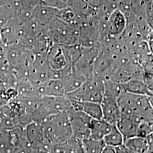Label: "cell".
Here are the masks:
<instances>
[{
	"instance_id": "obj_7",
	"label": "cell",
	"mask_w": 153,
	"mask_h": 153,
	"mask_svg": "<svg viewBox=\"0 0 153 153\" xmlns=\"http://www.w3.org/2000/svg\"><path fill=\"white\" fill-rule=\"evenodd\" d=\"M124 145L129 153H150L153 151V133L146 138L134 136L124 139Z\"/></svg>"
},
{
	"instance_id": "obj_2",
	"label": "cell",
	"mask_w": 153,
	"mask_h": 153,
	"mask_svg": "<svg viewBox=\"0 0 153 153\" xmlns=\"http://www.w3.org/2000/svg\"><path fill=\"white\" fill-rule=\"evenodd\" d=\"M40 124L52 146L74 137L66 111L49 115Z\"/></svg>"
},
{
	"instance_id": "obj_14",
	"label": "cell",
	"mask_w": 153,
	"mask_h": 153,
	"mask_svg": "<svg viewBox=\"0 0 153 153\" xmlns=\"http://www.w3.org/2000/svg\"><path fill=\"white\" fill-rule=\"evenodd\" d=\"M103 141L105 145L115 148L124 143V138L115 124L104 136Z\"/></svg>"
},
{
	"instance_id": "obj_15",
	"label": "cell",
	"mask_w": 153,
	"mask_h": 153,
	"mask_svg": "<svg viewBox=\"0 0 153 153\" xmlns=\"http://www.w3.org/2000/svg\"><path fill=\"white\" fill-rule=\"evenodd\" d=\"M83 153H102L105 146L103 140H97L88 137L81 140Z\"/></svg>"
},
{
	"instance_id": "obj_5",
	"label": "cell",
	"mask_w": 153,
	"mask_h": 153,
	"mask_svg": "<svg viewBox=\"0 0 153 153\" xmlns=\"http://www.w3.org/2000/svg\"><path fill=\"white\" fill-rule=\"evenodd\" d=\"M73 136L80 140L90 137L91 118L80 111L70 108L66 111Z\"/></svg>"
},
{
	"instance_id": "obj_11",
	"label": "cell",
	"mask_w": 153,
	"mask_h": 153,
	"mask_svg": "<svg viewBox=\"0 0 153 153\" xmlns=\"http://www.w3.org/2000/svg\"><path fill=\"white\" fill-rule=\"evenodd\" d=\"M126 24V20L122 13L116 11L110 16L104 30L110 36H119L124 32Z\"/></svg>"
},
{
	"instance_id": "obj_9",
	"label": "cell",
	"mask_w": 153,
	"mask_h": 153,
	"mask_svg": "<svg viewBox=\"0 0 153 153\" xmlns=\"http://www.w3.org/2000/svg\"><path fill=\"white\" fill-rule=\"evenodd\" d=\"M140 123V121L135 119L121 115L115 125L126 139L137 136Z\"/></svg>"
},
{
	"instance_id": "obj_1",
	"label": "cell",
	"mask_w": 153,
	"mask_h": 153,
	"mask_svg": "<svg viewBox=\"0 0 153 153\" xmlns=\"http://www.w3.org/2000/svg\"><path fill=\"white\" fill-rule=\"evenodd\" d=\"M152 97L121 91L117 98L121 115L141 121L153 123Z\"/></svg>"
},
{
	"instance_id": "obj_12",
	"label": "cell",
	"mask_w": 153,
	"mask_h": 153,
	"mask_svg": "<svg viewBox=\"0 0 153 153\" xmlns=\"http://www.w3.org/2000/svg\"><path fill=\"white\" fill-rule=\"evenodd\" d=\"M113 126L103 118L99 119H92L90 124V137L97 140H103L104 136L110 131Z\"/></svg>"
},
{
	"instance_id": "obj_3",
	"label": "cell",
	"mask_w": 153,
	"mask_h": 153,
	"mask_svg": "<svg viewBox=\"0 0 153 153\" xmlns=\"http://www.w3.org/2000/svg\"><path fill=\"white\" fill-rule=\"evenodd\" d=\"M104 93V79L91 75L76 90L68 93L65 97L70 100L88 101L100 103Z\"/></svg>"
},
{
	"instance_id": "obj_8",
	"label": "cell",
	"mask_w": 153,
	"mask_h": 153,
	"mask_svg": "<svg viewBox=\"0 0 153 153\" xmlns=\"http://www.w3.org/2000/svg\"><path fill=\"white\" fill-rule=\"evenodd\" d=\"M121 91L153 97L152 88L141 79L134 78L119 83Z\"/></svg>"
},
{
	"instance_id": "obj_10",
	"label": "cell",
	"mask_w": 153,
	"mask_h": 153,
	"mask_svg": "<svg viewBox=\"0 0 153 153\" xmlns=\"http://www.w3.org/2000/svg\"><path fill=\"white\" fill-rule=\"evenodd\" d=\"M70 101L72 108L83 112L91 119H99L102 118V112L100 103L88 101Z\"/></svg>"
},
{
	"instance_id": "obj_4",
	"label": "cell",
	"mask_w": 153,
	"mask_h": 153,
	"mask_svg": "<svg viewBox=\"0 0 153 153\" xmlns=\"http://www.w3.org/2000/svg\"><path fill=\"white\" fill-rule=\"evenodd\" d=\"M25 131L32 153H51L52 145L45 136L40 123H28L25 126Z\"/></svg>"
},
{
	"instance_id": "obj_13",
	"label": "cell",
	"mask_w": 153,
	"mask_h": 153,
	"mask_svg": "<svg viewBox=\"0 0 153 153\" xmlns=\"http://www.w3.org/2000/svg\"><path fill=\"white\" fill-rule=\"evenodd\" d=\"M51 153H83L81 140L74 137L52 145Z\"/></svg>"
},
{
	"instance_id": "obj_6",
	"label": "cell",
	"mask_w": 153,
	"mask_h": 153,
	"mask_svg": "<svg viewBox=\"0 0 153 153\" xmlns=\"http://www.w3.org/2000/svg\"><path fill=\"white\" fill-rule=\"evenodd\" d=\"M65 95L64 83L59 79L52 78L38 84H34L33 96L64 97Z\"/></svg>"
}]
</instances>
